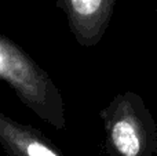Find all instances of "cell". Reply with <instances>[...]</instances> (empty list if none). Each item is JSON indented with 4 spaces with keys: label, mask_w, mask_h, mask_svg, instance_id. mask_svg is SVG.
I'll return each instance as SVG.
<instances>
[{
    "label": "cell",
    "mask_w": 157,
    "mask_h": 156,
    "mask_svg": "<svg viewBox=\"0 0 157 156\" xmlns=\"http://www.w3.org/2000/svg\"><path fill=\"white\" fill-rule=\"evenodd\" d=\"M0 62H2V60H0Z\"/></svg>",
    "instance_id": "3"
},
{
    "label": "cell",
    "mask_w": 157,
    "mask_h": 156,
    "mask_svg": "<svg viewBox=\"0 0 157 156\" xmlns=\"http://www.w3.org/2000/svg\"><path fill=\"white\" fill-rule=\"evenodd\" d=\"M101 116L110 156H157V126L141 97L117 96Z\"/></svg>",
    "instance_id": "1"
},
{
    "label": "cell",
    "mask_w": 157,
    "mask_h": 156,
    "mask_svg": "<svg viewBox=\"0 0 157 156\" xmlns=\"http://www.w3.org/2000/svg\"><path fill=\"white\" fill-rule=\"evenodd\" d=\"M28 155L29 156H58L48 146L39 142H30L28 145Z\"/></svg>",
    "instance_id": "2"
}]
</instances>
